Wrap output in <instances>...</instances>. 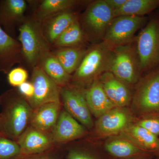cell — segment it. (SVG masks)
<instances>
[{
    "label": "cell",
    "mask_w": 159,
    "mask_h": 159,
    "mask_svg": "<svg viewBox=\"0 0 159 159\" xmlns=\"http://www.w3.org/2000/svg\"><path fill=\"white\" fill-rule=\"evenodd\" d=\"M40 61L41 67L57 85L65 86L68 83L70 75L66 72L54 54L48 52Z\"/></svg>",
    "instance_id": "obj_21"
},
{
    "label": "cell",
    "mask_w": 159,
    "mask_h": 159,
    "mask_svg": "<svg viewBox=\"0 0 159 159\" xmlns=\"http://www.w3.org/2000/svg\"><path fill=\"white\" fill-rule=\"evenodd\" d=\"M105 1L113 12L121 8L126 0H105Z\"/></svg>",
    "instance_id": "obj_33"
},
{
    "label": "cell",
    "mask_w": 159,
    "mask_h": 159,
    "mask_svg": "<svg viewBox=\"0 0 159 159\" xmlns=\"http://www.w3.org/2000/svg\"><path fill=\"white\" fill-rule=\"evenodd\" d=\"M113 18L112 10L105 0H98L89 5L83 20L86 29L91 35L97 39H102Z\"/></svg>",
    "instance_id": "obj_9"
},
{
    "label": "cell",
    "mask_w": 159,
    "mask_h": 159,
    "mask_svg": "<svg viewBox=\"0 0 159 159\" xmlns=\"http://www.w3.org/2000/svg\"><path fill=\"white\" fill-rule=\"evenodd\" d=\"M21 155L16 141L0 135V159H16Z\"/></svg>",
    "instance_id": "obj_27"
},
{
    "label": "cell",
    "mask_w": 159,
    "mask_h": 159,
    "mask_svg": "<svg viewBox=\"0 0 159 159\" xmlns=\"http://www.w3.org/2000/svg\"><path fill=\"white\" fill-rule=\"evenodd\" d=\"M131 120L130 113L125 107H115L98 118L95 129L100 136L115 135L131 125Z\"/></svg>",
    "instance_id": "obj_11"
},
{
    "label": "cell",
    "mask_w": 159,
    "mask_h": 159,
    "mask_svg": "<svg viewBox=\"0 0 159 159\" xmlns=\"http://www.w3.org/2000/svg\"><path fill=\"white\" fill-rule=\"evenodd\" d=\"M16 142L22 155H33L47 152L54 142L51 134L31 125L26 128Z\"/></svg>",
    "instance_id": "obj_12"
},
{
    "label": "cell",
    "mask_w": 159,
    "mask_h": 159,
    "mask_svg": "<svg viewBox=\"0 0 159 159\" xmlns=\"http://www.w3.org/2000/svg\"><path fill=\"white\" fill-rule=\"evenodd\" d=\"M27 7L24 0H6L0 8V20L5 25H9L21 19Z\"/></svg>",
    "instance_id": "obj_24"
},
{
    "label": "cell",
    "mask_w": 159,
    "mask_h": 159,
    "mask_svg": "<svg viewBox=\"0 0 159 159\" xmlns=\"http://www.w3.org/2000/svg\"><path fill=\"white\" fill-rule=\"evenodd\" d=\"M83 39V33L77 20L60 36L54 44L62 48L77 47Z\"/></svg>",
    "instance_id": "obj_26"
},
{
    "label": "cell",
    "mask_w": 159,
    "mask_h": 159,
    "mask_svg": "<svg viewBox=\"0 0 159 159\" xmlns=\"http://www.w3.org/2000/svg\"><path fill=\"white\" fill-rule=\"evenodd\" d=\"M131 43L113 49L109 72L126 84L138 81L141 73L135 48Z\"/></svg>",
    "instance_id": "obj_5"
},
{
    "label": "cell",
    "mask_w": 159,
    "mask_h": 159,
    "mask_svg": "<svg viewBox=\"0 0 159 159\" xmlns=\"http://www.w3.org/2000/svg\"><path fill=\"white\" fill-rule=\"evenodd\" d=\"M60 95L67 111L85 128H92L93 122L85 93L74 88L65 87L60 91Z\"/></svg>",
    "instance_id": "obj_10"
},
{
    "label": "cell",
    "mask_w": 159,
    "mask_h": 159,
    "mask_svg": "<svg viewBox=\"0 0 159 159\" xmlns=\"http://www.w3.org/2000/svg\"><path fill=\"white\" fill-rule=\"evenodd\" d=\"M135 50L141 73L159 66V19L151 20L136 40Z\"/></svg>",
    "instance_id": "obj_2"
},
{
    "label": "cell",
    "mask_w": 159,
    "mask_h": 159,
    "mask_svg": "<svg viewBox=\"0 0 159 159\" xmlns=\"http://www.w3.org/2000/svg\"><path fill=\"white\" fill-rule=\"evenodd\" d=\"M147 21L145 16H119L110 24L102 42L111 48L130 43L134 34Z\"/></svg>",
    "instance_id": "obj_6"
},
{
    "label": "cell",
    "mask_w": 159,
    "mask_h": 159,
    "mask_svg": "<svg viewBox=\"0 0 159 159\" xmlns=\"http://www.w3.org/2000/svg\"><path fill=\"white\" fill-rule=\"evenodd\" d=\"M67 159H106L97 153L81 149H73L69 151Z\"/></svg>",
    "instance_id": "obj_30"
},
{
    "label": "cell",
    "mask_w": 159,
    "mask_h": 159,
    "mask_svg": "<svg viewBox=\"0 0 159 159\" xmlns=\"http://www.w3.org/2000/svg\"><path fill=\"white\" fill-rule=\"evenodd\" d=\"M133 102L142 117L159 116V66L139 80Z\"/></svg>",
    "instance_id": "obj_3"
},
{
    "label": "cell",
    "mask_w": 159,
    "mask_h": 159,
    "mask_svg": "<svg viewBox=\"0 0 159 159\" xmlns=\"http://www.w3.org/2000/svg\"><path fill=\"white\" fill-rule=\"evenodd\" d=\"M61 102H50L41 106L33 110L30 124L31 126L48 133L53 130L58 119Z\"/></svg>",
    "instance_id": "obj_17"
},
{
    "label": "cell",
    "mask_w": 159,
    "mask_h": 159,
    "mask_svg": "<svg viewBox=\"0 0 159 159\" xmlns=\"http://www.w3.org/2000/svg\"><path fill=\"white\" fill-rule=\"evenodd\" d=\"M86 128L66 111L60 113L58 119L52 130L54 142L62 143L75 140L86 133Z\"/></svg>",
    "instance_id": "obj_13"
},
{
    "label": "cell",
    "mask_w": 159,
    "mask_h": 159,
    "mask_svg": "<svg viewBox=\"0 0 159 159\" xmlns=\"http://www.w3.org/2000/svg\"><path fill=\"white\" fill-rule=\"evenodd\" d=\"M112 54L113 49L104 43L94 46L87 51L75 72L74 79L80 82L98 79L109 70Z\"/></svg>",
    "instance_id": "obj_4"
},
{
    "label": "cell",
    "mask_w": 159,
    "mask_h": 159,
    "mask_svg": "<svg viewBox=\"0 0 159 159\" xmlns=\"http://www.w3.org/2000/svg\"><path fill=\"white\" fill-rule=\"evenodd\" d=\"M0 135H3L2 133V124H1V118H0Z\"/></svg>",
    "instance_id": "obj_35"
},
{
    "label": "cell",
    "mask_w": 159,
    "mask_h": 159,
    "mask_svg": "<svg viewBox=\"0 0 159 159\" xmlns=\"http://www.w3.org/2000/svg\"><path fill=\"white\" fill-rule=\"evenodd\" d=\"M137 125L145 129L152 134L159 137V116L142 117L137 122Z\"/></svg>",
    "instance_id": "obj_28"
},
{
    "label": "cell",
    "mask_w": 159,
    "mask_h": 159,
    "mask_svg": "<svg viewBox=\"0 0 159 159\" xmlns=\"http://www.w3.org/2000/svg\"><path fill=\"white\" fill-rule=\"evenodd\" d=\"M154 156L152 154L146 155L142 156L137 157L131 159H152Z\"/></svg>",
    "instance_id": "obj_34"
},
{
    "label": "cell",
    "mask_w": 159,
    "mask_h": 159,
    "mask_svg": "<svg viewBox=\"0 0 159 159\" xmlns=\"http://www.w3.org/2000/svg\"><path fill=\"white\" fill-rule=\"evenodd\" d=\"M104 148L108 155L115 159H131L152 154L123 138L110 139L105 143Z\"/></svg>",
    "instance_id": "obj_19"
},
{
    "label": "cell",
    "mask_w": 159,
    "mask_h": 159,
    "mask_svg": "<svg viewBox=\"0 0 159 159\" xmlns=\"http://www.w3.org/2000/svg\"><path fill=\"white\" fill-rule=\"evenodd\" d=\"M77 1L74 0H45L40 6L37 17L43 20L52 15L61 13L72 8Z\"/></svg>",
    "instance_id": "obj_25"
},
{
    "label": "cell",
    "mask_w": 159,
    "mask_h": 159,
    "mask_svg": "<svg viewBox=\"0 0 159 159\" xmlns=\"http://www.w3.org/2000/svg\"><path fill=\"white\" fill-rule=\"evenodd\" d=\"M9 90L0 97L2 111L0 114L4 136L16 141L30 122L33 110L22 96Z\"/></svg>",
    "instance_id": "obj_1"
},
{
    "label": "cell",
    "mask_w": 159,
    "mask_h": 159,
    "mask_svg": "<svg viewBox=\"0 0 159 159\" xmlns=\"http://www.w3.org/2000/svg\"><path fill=\"white\" fill-rule=\"evenodd\" d=\"M31 82L34 87V93L28 101L33 110L46 103L60 102L58 85L39 66L34 67Z\"/></svg>",
    "instance_id": "obj_8"
},
{
    "label": "cell",
    "mask_w": 159,
    "mask_h": 159,
    "mask_svg": "<svg viewBox=\"0 0 159 159\" xmlns=\"http://www.w3.org/2000/svg\"><path fill=\"white\" fill-rule=\"evenodd\" d=\"M154 156L157 157V159H159V150L155 154Z\"/></svg>",
    "instance_id": "obj_36"
},
{
    "label": "cell",
    "mask_w": 159,
    "mask_h": 159,
    "mask_svg": "<svg viewBox=\"0 0 159 159\" xmlns=\"http://www.w3.org/2000/svg\"><path fill=\"white\" fill-rule=\"evenodd\" d=\"M85 97L91 114L97 118L117 107L107 97L99 78L93 81L85 92Z\"/></svg>",
    "instance_id": "obj_15"
},
{
    "label": "cell",
    "mask_w": 159,
    "mask_h": 159,
    "mask_svg": "<svg viewBox=\"0 0 159 159\" xmlns=\"http://www.w3.org/2000/svg\"><path fill=\"white\" fill-rule=\"evenodd\" d=\"M21 52L27 62L34 66L48 52V45L37 24L31 21L23 23L19 28Z\"/></svg>",
    "instance_id": "obj_7"
},
{
    "label": "cell",
    "mask_w": 159,
    "mask_h": 159,
    "mask_svg": "<svg viewBox=\"0 0 159 159\" xmlns=\"http://www.w3.org/2000/svg\"><path fill=\"white\" fill-rule=\"evenodd\" d=\"M159 7V0H126L121 8L114 11V18L119 16H145Z\"/></svg>",
    "instance_id": "obj_20"
},
{
    "label": "cell",
    "mask_w": 159,
    "mask_h": 159,
    "mask_svg": "<svg viewBox=\"0 0 159 159\" xmlns=\"http://www.w3.org/2000/svg\"><path fill=\"white\" fill-rule=\"evenodd\" d=\"M72 12L65 11L58 13L50 20L46 29V37L49 41L55 43L61 35L76 21Z\"/></svg>",
    "instance_id": "obj_22"
},
{
    "label": "cell",
    "mask_w": 159,
    "mask_h": 159,
    "mask_svg": "<svg viewBox=\"0 0 159 159\" xmlns=\"http://www.w3.org/2000/svg\"><path fill=\"white\" fill-rule=\"evenodd\" d=\"M0 26V70L9 73L11 67L20 60L21 47Z\"/></svg>",
    "instance_id": "obj_16"
},
{
    "label": "cell",
    "mask_w": 159,
    "mask_h": 159,
    "mask_svg": "<svg viewBox=\"0 0 159 159\" xmlns=\"http://www.w3.org/2000/svg\"><path fill=\"white\" fill-rule=\"evenodd\" d=\"M16 159H61L59 157L53 153L48 152L33 155H21Z\"/></svg>",
    "instance_id": "obj_32"
},
{
    "label": "cell",
    "mask_w": 159,
    "mask_h": 159,
    "mask_svg": "<svg viewBox=\"0 0 159 159\" xmlns=\"http://www.w3.org/2000/svg\"><path fill=\"white\" fill-rule=\"evenodd\" d=\"M28 77V72L25 69L21 67L15 68L8 73V82L12 86L18 87L26 82Z\"/></svg>",
    "instance_id": "obj_29"
},
{
    "label": "cell",
    "mask_w": 159,
    "mask_h": 159,
    "mask_svg": "<svg viewBox=\"0 0 159 159\" xmlns=\"http://www.w3.org/2000/svg\"><path fill=\"white\" fill-rule=\"evenodd\" d=\"M99 80L107 97L115 106L125 107L129 103L131 93L126 84L109 71L102 74Z\"/></svg>",
    "instance_id": "obj_14"
},
{
    "label": "cell",
    "mask_w": 159,
    "mask_h": 159,
    "mask_svg": "<svg viewBox=\"0 0 159 159\" xmlns=\"http://www.w3.org/2000/svg\"><path fill=\"white\" fill-rule=\"evenodd\" d=\"M121 134L122 138L129 140L141 149L152 153L154 156L159 150V137L137 124L129 125Z\"/></svg>",
    "instance_id": "obj_18"
},
{
    "label": "cell",
    "mask_w": 159,
    "mask_h": 159,
    "mask_svg": "<svg viewBox=\"0 0 159 159\" xmlns=\"http://www.w3.org/2000/svg\"><path fill=\"white\" fill-rule=\"evenodd\" d=\"M84 49L78 47L61 48L54 55L68 74L75 72L86 53Z\"/></svg>",
    "instance_id": "obj_23"
},
{
    "label": "cell",
    "mask_w": 159,
    "mask_h": 159,
    "mask_svg": "<svg viewBox=\"0 0 159 159\" xmlns=\"http://www.w3.org/2000/svg\"><path fill=\"white\" fill-rule=\"evenodd\" d=\"M18 92L21 96L29 99L33 97L34 93V88L32 83L24 82L18 87Z\"/></svg>",
    "instance_id": "obj_31"
},
{
    "label": "cell",
    "mask_w": 159,
    "mask_h": 159,
    "mask_svg": "<svg viewBox=\"0 0 159 159\" xmlns=\"http://www.w3.org/2000/svg\"></svg>",
    "instance_id": "obj_37"
}]
</instances>
